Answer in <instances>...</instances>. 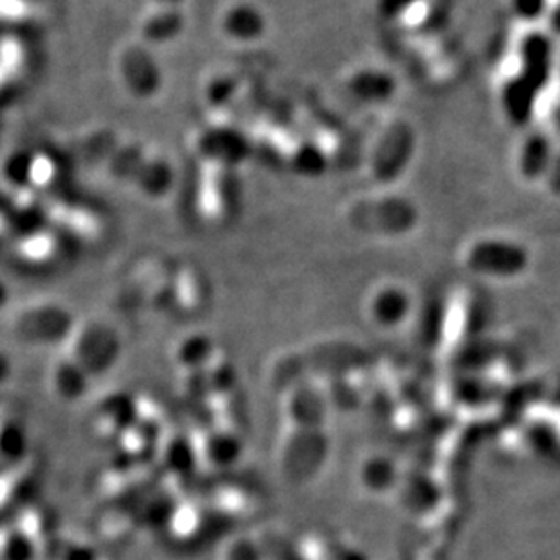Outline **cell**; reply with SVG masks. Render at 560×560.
I'll return each mask as SVG.
<instances>
[{
    "label": "cell",
    "instance_id": "7",
    "mask_svg": "<svg viewBox=\"0 0 560 560\" xmlns=\"http://www.w3.org/2000/svg\"><path fill=\"white\" fill-rule=\"evenodd\" d=\"M546 180H548L551 191L560 195V153H556V159H553L550 170L546 173Z\"/></svg>",
    "mask_w": 560,
    "mask_h": 560
},
{
    "label": "cell",
    "instance_id": "8",
    "mask_svg": "<svg viewBox=\"0 0 560 560\" xmlns=\"http://www.w3.org/2000/svg\"><path fill=\"white\" fill-rule=\"evenodd\" d=\"M548 19H550L551 32L556 33V35H560V2L551 8L550 13H548Z\"/></svg>",
    "mask_w": 560,
    "mask_h": 560
},
{
    "label": "cell",
    "instance_id": "3",
    "mask_svg": "<svg viewBox=\"0 0 560 560\" xmlns=\"http://www.w3.org/2000/svg\"><path fill=\"white\" fill-rule=\"evenodd\" d=\"M553 159L556 153L550 137L545 131H532L521 145L518 172L528 180H539L546 177Z\"/></svg>",
    "mask_w": 560,
    "mask_h": 560
},
{
    "label": "cell",
    "instance_id": "1",
    "mask_svg": "<svg viewBox=\"0 0 560 560\" xmlns=\"http://www.w3.org/2000/svg\"><path fill=\"white\" fill-rule=\"evenodd\" d=\"M521 66L502 86L501 104L508 122L524 128L534 119L540 93L545 92L553 75L556 48L550 35L545 32H529L524 35L521 49Z\"/></svg>",
    "mask_w": 560,
    "mask_h": 560
},
{
    "label": "cell",
    "instance_id": "9",
    "mask_svg": "<svg viewBox=\"0 0 560 560\" xmlns=\"http://www.w3.org/2000/svg\"><path fill=\"white\" fill-rule=\"evenodd\" d=\"M556 125L560 128V101L556 108Z\"/></svg>",
    "mask_w": 560,
    "mask_h": 560
},
{
    "label": "cell",
    "instance_id": "5",
    "mask_svg": "<svg viewBox=\"0 0 560 560\" xmlns=\"http://www.w3.org/2000/svg\"><path fill=\"white\" fill-rule=\"evenodd\" d=\"M512 10L524 22H537L550 13V0H512Z\"/></svg>",
    "mask_w": 560,
    "mask_h": 560
},
{
    "label": "cell",
    "instance_id": "6",
    "mask_svg": "<svg viewBox=\"0 0 560 560\" xmlns=\"http://www.w3.org/2000/svg\"><path fill=\"white\" fill-rule=\"evenodd\" d=\"M416 0H381V10L386 15H400L405 13Z\"/></svg>",
    "mask_w": 560,
    "mask_h": 560
},
{
    "label": "cell",
    "instance_id": "2",
    "mask_svg": "<svg viewBox=\"0 0 560 560\" xmlns=\"http://www.w3.org/2000/svg\"><path fill=\"white\" fill-rule=\"evenodd\" d=\"M469 270L495 279H512L528 270L529 255L521 244L504 238H482L468 249Z\"/></svg>",
    "mask_w": 560,
    "mask_h": 560
},
{
    "label": "cell",
    "instance_id": "4",
    "mask_svg": "<svg viewBox=\"0 0 560 560\" xmlns=\"http://www.w3.org/2000/svg\"><path fill=\"white\" fill-rule=\"evenodd\" d=\"M265 16L257 8L249 4H238L228 11L224 19V30L228 35L237 40H255L265 33Z\"/></svg>",
    "mask_w": 560,
    "mask_h": 560
}]
</instances>
